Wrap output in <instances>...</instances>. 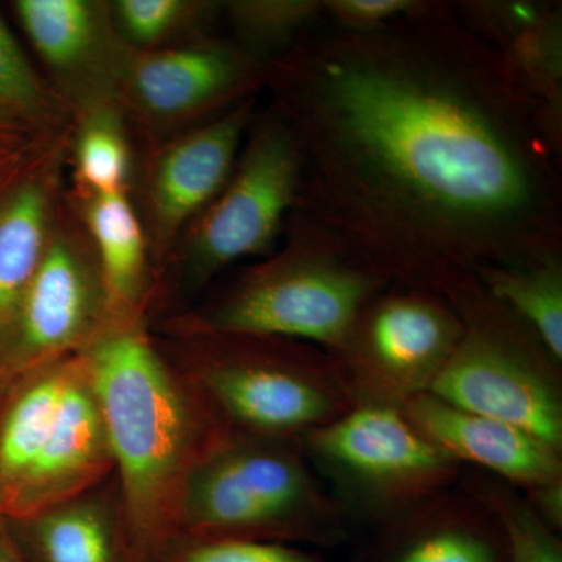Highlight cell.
I'll list each match as a JSON object with an SVG mask.
<instances>
[{
	"mask_svg": "<svg viewBox=\"0 0 562 562\" xmlns=\"http://www.w3.org/2000/svg\"><path fill=\"white\" fill-rule=\"evenodd\" d=\"M132 132L113 101L74 111L69 144V190L81 195L131 192L136 155Z\"/></svg>",
	"mask_w": 562,
	"mask_h": 562,
	"instance_id": "21",
	"label": "cell"
},
{
	"mask_svg": "<svg viewBox=\"0 0 562 562\" xmlns=\"http://www.w3.org/2000/svg\"><path fill=\"white\" fill-rule=\"evenodd\" d=\"M422 0H322L325 21L347 31H373L419 7Z\"/></svg>",
	"mask_w": 562,
	"mask_h": 562,
	"instance_id": "28",
	"label": "cell"
},
{
	"mask_svg": "<svg viewBox=\"0 0 562 562\" xmlns=\"http://www.w3.org/2000/svg\"><path fill=\"white\" fill-rule=\"evenodd\" d=\"M120 482L136 562L179 531L199 460L231 428L162 357L147 322L114 324L85 351Z\"/></svg>",
	"mask_w": 562,
	"mask_h": 562,
	"instance_id": "2",
	"label": "cell"
},
{
	"mask_svg": "<svg viewBox=\"0 0 562 562\" xmlns=\"http://www.w3.org/2000/svg\"><path fill=\"white\" fill-rule=\"evenodd\" d=\"M257 105L254 95L213 120L144 147L143 158H136L131 195L157 283L181 235L231 177Z\"/></svg>",
	"mask_w": 562,
	"mask_h": 562,
	"instance_id": "13",
	"label": "cell"
},
{
	"mask_svg": "<svg viewBox=\"0 0 562 562\" xmlns=\"http://www.w3.org/2000/svg\"><path fill=\"white\" fill-rule=\"evenodd\" d=\"M351 528L301 441L232 430L188 476L177 532L331 549Z\"/></svg>",
	"mask_w": 562,
	"mask_h": 562,
	"instance_id": "3",
	"label": "cell"
},
{
	"mask_svg": "<svg viewBox=\"0 0 562 562\" xmlns=\"http://www.w3.org/2000/svg\"><path fill=\"white\" fill-rule=\"evenodd\" d=\"M350 562H508L497 517L460 484L375 528Z\"/></svg>",
	"mask_w": 562,
	"mask_h": 562,
	"instance_id": "17",
	"label": "cell"
},
{
	"mask_svg": "<svg viewBox=\"0 0 562 562\" xmlns=\"http://www.w3.org/2000/svg\"><path fill=\"white\" fill-rule=\"evenodd\" d=\"M151 333L231 430L302 441L353 408L330 355L314 344L241 331Z\"/></svg>",
	"mask_w": 562,
	"mask_h": 562,
	"instance_id": "4",
	"label": "cell"
},
{
	"mask_svg": "<svg viewBox=\"0 0 562 562\" xmlns=\"http://www.w3.org/2000/svg\"><path fill=\"white\" fill-rule=\"evenodd\" d=\"M465 24L501 52L524 87L562 120L561 9L542 2H454Z\"/></svg>",
	"mask_w": 562,
	"mask_h": 562,
	"instance_id": "20",
	"label": "cell"
},
{
	"mask_svg": "<svg viewBox=\"0 0 562 562\" xmlns=\"http://www.w3.org/2000/svg\"><path fill=\"white\" fill-rule=\"evenodd\" d=\"M522 492L525 501L536 516L542 520L550 530L562 532V480L541 484Z\"/></svg>",
	"mask_w": 562,
	"mask_h": 562,
	"instance_id": "30",
	"label": "cell"
},
{
	"mask_svg": "<svg viewBox=\"0 0 562 562\" xmlns=\"http://www.w3.org/2000/svg\"><path fill=\"white\" fill-rule=\"evenodd\" d=\"M294 139L272 109L251 117L224 188L173 247L158 276L150 327L190 308L198 294L244 258L277 250L297 194Z\"/></svg>",
	"mask_w": 562,
	"mask_h": 562,
	"instance_id": "7",
	"label": "cell"
},
{
	"mask_svg": "<svg viewBox=\"0 0 562 562\" xmlns=\"http://www.w3.org/2000/svg\"><path fill=\"white\" fill-rule=\"evenodd\" d=\"M70 125L41 138L0 176V344L65 202Z\"/></svg>",
	"mask_w": 562,
	"mask_h": 562,
	"instance_id": "14",
	"label": "cell"
},
{
	"mask_svg": "<svg viewBox=\"0 0 562 562\" xmlns=\"http://www.w3.org/2000/svg\"><path fill=\"white\" fill-rule=\"evenodd\" d=\"M49 133L52 132L41 131L18 114L0 110V165L22 157Z\"/></svg>",
	"mask_w": 562,
	"mask_h": 562,
	"instance_id": "29",
	"label": "cell"
},
{
	"mask_svg": "<svg viewBox=\"0 0 562 562\" xmlns=\"http://www.w3.org/2000/svg\"><path fill=\"white\" fill-rule=\"evenodd\" d=\"M18 21L49 69V83L70 111L113 101L125 46L111 21L110 2L18 0Z\"/></svg>",
	"mask_w": 562,
	"mask_h": 562,
	"instance_id": "15",
	"label": "cell"
},
{
	"mask_svg": "<svg viewBox=\"0 0 562 562\" xmlns=\"http://www.w3.org/2000/svg\"><path fill=\"white\" fill-rule=\"evenodd\" d=\"M113 325L98 254L66 191L43 258L0 344V390L41 366L85 353Z\"/></svg>",
	"mask_w": 562,
	"mask_h": 562,
	"instance_id": "11",
	"label": "cell"
},
{
	"mask_svg": "<svg viewBox=\"0 0 562 562\" xmlns=\"http://www.w3.org/2000/svg\"><path fill=\"white\" fill-rule=\"evenodd\" d=\"M401 412L432 446L454 461L490 473L519 491L562 480V452L509 422L468 412L430 392Z\"/></svg>",
	"mask_w": 562,
	"mask_h": 562,
	"instance_id": "16",
	"label": "cell"
},
{
	"mask_svg": "<svg viewBox=\"0 0 562 562\" xmlns=\"http://www.w3.org/2000/svg\"><path fill=\"white\" fill-rule=\"evenodd\" d=\"M266 74L236 41L202 33L157 50L125 46L111 99L146 147L260 95Z\"/></svg>",
	"mask_w": 562,
	"mask_h": 562,
	"instance_id": "10",
	"label": "cell"
},
{
	"mask_svg": "<svg viewBox=\"0 0 562 562\" xmlns=\"http://www.w3.org/2000/svg\"><path fill=\"white\" fill-rule=\"evenodd\" d=\"M114 472L87 355L41 366L0 390V514L20 519Z\"/></svg>",
	"mask_w": 562,
	"mask_h": 562,
	"instance_id": "5",
	"label": "cell"
},
{
	"mask_svg": "<svg viewBox=\"0 0 562 562\" xmlns=\"http://www.w3.org/2000/svg\"><path fill=\"white\" fill-rule=\"evenodd\" d=\"M442 299L460 317L462 335L428 392L517 425L562 452V361L480 280Z\"/></svg>",
	"mask_w": 562,
	"mask_h": 562,
	"instance_id": "8",
	"label": "cell"
},
{
	"mask_svg": "<svg viewBox=\"0 0 562 562\" xmlns=\"http://www.w3.org/2000/svg\"><path fill=\"white\" fill-rule=\"evenodd\" d=\"M25 154H27V151H25ZM16 160H18V158H16ZM16 160L5 162V165H0V176H2V172L5 171V169L9 168V166L13 165V162Z\"/></svg>",
	"mask_w": 562,
	"mask_h": 562,
	"instance_id": "32",
	"label": "cell"
},
{
	"mask_svg": "<svg viewBox=\"0 0 562 562\" xmlns=\"http://www.w3.org/2000/svg\"><path fill=\"white\" fill-rule=\"evenodd\" d=\"M147 562H327L322 554L283 543L210 539L176 532Z\"/></svg>",
	"mask_w": 562,
	"mask_h": 562,
	"instance_id": "27",
	"label": "cell"
},
{
	"mask_svg": "<svg viewBox=\"0 0 562 562\" xmlns=\"http://www.w3.org/2000/svg\"><path fill=\"white\" fill-rule=\"evenodd\" d=\"M461 335L460 317L446 299L386 288L362 306L341 346L328 355L353 408L401 409L430 391Z\"/></svg>",
	"mask_w": 562,
	"mask_h": 562,
	"instance_id": "12",
	"label": "cell"
},
{
	"mask_svg": "<svg viewBox=\"0 0 562 562\" xmlns=\"http://www.w3.org/2000/svg\"><path fill=\"white\" fill-rule=\"evenodd\" d=\"M222 2L202 0H117L110 2L111 21L124 46L157 50L210 33Z\"/></svg>",
	"mask_w": 562,
	"mask_h": 562,
	"instance_id": "23",
	"label": "cell"
},
{
	"mask_svg": "<svg viewBox=\"0 0 562 562\" xmlns=\"http://www.w3.org/2000/svg\"><path fill=\"white\" fill-rule=\"evenodd\" d=\"M68 198L98 254L114 324L150 325L157 272L131 192L81 195L68 188Z\"/></svg>",
	"mask_w": 562,
	"mask_h": 562,
	"instance_id": "19",
	"label": "cell"
},
{
	"mask_svg": "<svg viewBox=\"0 0 562 562\" xmlns=\"http://www.w3.org/2000/svg\"><path fill=\"white\" fill-rule=\"evenodd\" d=\"M7 520L29 562H136L114 472L69 501Z\"/></svg>",
	"mask_w": 562,
	"mask_h": 562,
	"instance_id": "18",
	"label": "cell"
},
{
	"mask_svg": "<svg viewBox=\"0 0 562 562\" xmlns=\"http://www.w3.org/2000/svg\"><path fill=\"white\" fill-rule=\"evenodd\" d=\"M0 110L10 111L41 131L57 132L72 124V111L49 80L33 68L0 14Z\"/></svg>",
	"mask_w": 562,
	"mask_h": 562,
	"instance_id": "26",
	"label": "cell"
},
{
	"mask_svg": "<svg viewBox=\"0 0 562 562\" xmlns=\"http://www.w3.org/2000/svg\"><path fill=\"white\" fill-rule=\"evenodd\" d=\"M301 442L353 525L382 527L453 487L462 473L395 408L355 406Z\"/></svg>",
	"mask_w": 562,
	"mask_h": 562,
	"instance_id": "9",
	"label": "cell"
},
{
	"mask_svg": "<svg viewBox=\"0 0 562 562\" xmlns=\"http://www.w3.org/2000/svg\"><path fill=\"white\" fill-rule=\"evenodd\" d=\"M0 562H29L11 535L9 520L0 514Z\"/></svg>",
	"mask_w": 562,
	"mask_h": 562,
	"instance_id": "31",
	"label": "cell"
},
{
	"mask_svg": "<svg viewBox=\"0 0 562 562\" xmlns=\"http://www.w3.org/2000/svg\"><path fill=\"white\" fill-rule=\"evenodd\" d=\"M301 228L387 288L447 292L562 255V121L454 2L373 31L322 21L268 63Z\"/></svg>",
	"mask_w": 562,
	"mask_h": 562,
	"instance_id": "1",
	"label": "cell"
},
{
	"mask_svg": "<svg viewBox=\"0 0 562 562\" xmlns=\"http://www.w3.org/2000/svg\"><path fill=\"white\" fill-rule=\"evenodd\" d=\"M476 279L562 361V255L484 269Z\"/></svg>",
	"mask_w": 562,
	"mask_h": 562,
	"instance_id": "22",
	"label": "cell"
},
{
	"mask_svg": "<svg viewBox=\"0 0 562 562\" xmlns=\"http://www.w3.org/2000/svg\"><path fill=\"white\" fill-rule=\"evenodd\" d=\"M458 484L497 517L508 546V562H562L561 535L536 516L522 492L475 469L462 472Z\"/></svg>",
	"mask_w": 562,
	"mask_h": 562,
	"instance_id": "25",
	"label": "cell"
},
{
	"mask_svg": "<svg viewBox=\"0 0 562 562\" xmlns=\"http://www.w3.org/2000/svg\"><path fill=\"white\" fill-rule=\"evenodd\" d=\"M283 238L271 257L151 331L283 336L333 353L362 306L387 286L301 228L284 225Z\"/></svg>",
	"mask_w": 562,
	"mask_h": 562,
	"instance_id": "6",
	"label": "cell"
},
{
	"mask_svg": "<svg viewBox=\"0 0 562 562\" xmlns=\"http://www.w3.org/2000/svg\"><path fill=\"white\" fill-rule=\"evenodd\" d=\"M232 40L261 61L269 63L324 18L322 0H233L222 2Z\"/></svg>",
	"mask_w": 562,
	"mask_h": 562,
	"instance_id": "24",
	"label": "cell"
}]
</instances>
